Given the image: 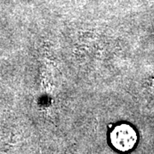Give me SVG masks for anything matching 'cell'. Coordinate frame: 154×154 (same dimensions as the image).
Returning <instances> with one entry per match:
<instances>
[{
    "instance_id": "cell-1",
    "label": "cell",
    "mask_w": 154,
    "mask_h": 154,
    "mask_svg": "<svg viewBox=\"0 0 154 154\" xmlns=\"http://www.w3.org/2000/svg\"><path fill=\"white\" fill-rule=\"evenodd\" d=\"M110 140L114 147L127 152L132 149L137 141V134L132 127L128 124H121L116 127L110 134Z\"/></svg>"
}]
</instances>
